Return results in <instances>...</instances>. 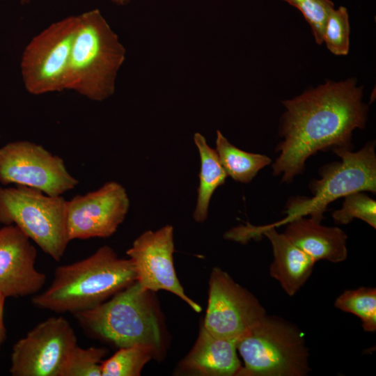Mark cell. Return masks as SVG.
Returning a JSON list of instances; mask_svg holds the SVG:
<instances>
[{"instance_id":"6da1fadb","label":"cell","mask_w":376,"mask_h":376,"mask_svg":"<svg viewBox=\"0 0 376 376\" xmlns=\"http://www.w3.org/2000/svg\"><path fill=\"white\" fill-rule=\"evenodd\" d=\"M363 87L354 79L327 81L317 88L283 102L278 144L280 152L272 165L274 175L290 182L301 173L308 157L327 149H350L352 135L365 127L368 106Z\"/></svg>"},{"instance_id":"7a4b0ae2","label":"cell","mask_w":376,"mask_h":376,"mask_svg":"<svg viewBox=\"0 0 376 376\" xmlns=\"http://www.w3.org/2000/svg\"><path fill=\"white\" fill-rule=\"evenodd\" d=\"M136 281L130 258H120L109 246L90 256L57 267L49 286L32 298L39 308L57 313L93 308Z\"/></svg>"},{"instance_id":"3957f363","label":"cell","mask_w":376,"mask_h":376,"mask_svg":"<svg viewBox=\"0 0 376 376\" xmlns=\"http://www.w3.org/2000/svg\"><path fill=\"white\" fill-rule=\"evenodd\" d=\"M125 49L98 9L77 15L66 90L93 101L113 94Z\"/></svg>"},{"instance_id":"277c9868","label":"cell","mask_w":376,"mask_h":376,"mask_svg":"<svg viewBox=\"0 0 376 376\" xmlns=\"http://www.w3.org/2000/svg\"><path fill=\"white\" fill-rule=\"evenodd\" d=\"M150 292L135 281L109 300L73 315L88 332L119 348L136 345L155 354L162 334Z\"/></svg>"},{"instance_id":"5b68a950","label":"cell","mask_w":376,"mask_h":376,"mask_svg":"<svg viewBox=\"0 0 376 376\" xmlns=\"http://www.w3.org/2000/svg\"><path fill=\"white\" fill-rule=\"evenodd\" d=\"M244 363L238 376H305L309 353L300 329L294 324L266 315L237 342Z\"/></svg>"},{"instance_id":"8992f818","label":"cell","mask_w":376,"mask_h":376,"mask_svg":"<svg viewBox=\"0 0 376 376\" xmlns=\"http://www.w3.org/2000/svg\"><path fill=\"white\" fill-rule=\"evenodd\" d=\"M375 141H371L357 152L346 148L333 149L341 160L321 168V178L311 183L313 196L289 201L285 212L287 216L279 222L265 226L276 228L307 215L321 222L328 205L336 199L357 191L375 193Z\"/></svg>"},{"instance_id":"52a82bcc","label":"cell","mask_w":376,"mask_h":376,"mask_svg":"<svg viewBox=\"0 0 376 376\" xmlns=\"http://www.w3.org/2000/svg\"><path fill=\"white\" fill-rule=\"evenodd\" d=\"M67 201L29 187H0V223L15 225L56 261L70 242Z\"/></svg>"},{"instance_id":"ba28073f","label":"cell","mask_w":376,"mask_h":376,"mask_svg":"<svg viewBox=\"0 0 376 376\" xmlns=\"http://www.w3.org/2000/svg\"><path fill=\"white\" fill-rule=\"evenodd\" d=\"M77 15L54 22L25 47L20 68L26 90L32 95L66 90Z\"/></svg>"},{"instance_id":"9c48e42d","label":"cell","mask_w":376,"mask_h":376,"mask_svg":"<svg viewBox=\"0 0 376 376\" xmlns=\"http://www.w3.org/2000/svg\"><path fill=\"white\" fill-rule=\"evenodd\" d=\"M0 182L29 187L58 196L73 189L78 180L59 156L35 143L17 141L0 148Z\"/></svg>"},{"instance_id":"30bf717a","label":"cell","mask_w":376,"mask_h":376,"mask_svg":"<svg viewBox=\"0 0 376 376\" xmlns=\"http://www.w3.org/2000/svg\"><path fill=\"white\" fill-rule=\"evenodd\" d=\"M265 309L249 291L219 267L209 282L203 327L213 335L235 341L248 334L266 316Z\"/></svg>"},{"instance_id":"8fae6325","label":"cell","mask_w":376,"mask_h":376,"mask_svg":"<svg viewBox=\"0 0 376 376\" xmlns=\"http://www.w3.org/2000/svg\"><path fill=\"white\" fill-rule=\"evenodd\" d=\"M77 345L75 332L63 317L39 323L13 347V376H61L65 361Z\"/></svg>"},{"instance_id":"7c38bea8","label":"cell","mask_w":376,"mask_h":376,"mask_svg":"<svg viewBox=\"0 0 376 376\" xmlns=\"http://www.w3.org/2000/svg\"><path fill=\"white\" fill-rule=\"evenodd\" d=\"M130 207L125 189L118 182L105 183L95 191L67 201L69 241L112 235L124 221Z\"/></svg>"},{"instance_id":"4fadbf2b","label":"cell","mask_w":376,"mask_h":376,"mask_svg":"<svg viewBox=\"0 0 376 376\" xmlns=\"http://www.w3.org/2000/svg\"><path fill=\"white\" fill-rule=\"evenodd\" d=\"M173 228L165 226L139 235L126 251L134 266L136 281L144 289L173 293L199 313L200 305L190 299L181 285L173 265Z\"/></svg>"},{"instance_id":"5bb4252c","label":"cell","mask_w":376,"mask_h":376,"mask_svg":"<svg viewBox=\"0 0 376 376\" xmlns=\"http://www.w3.org/2000/svg\"><path fill=\"white\" fill-rule=\"evenodd\" d=\"M16 226L0 229V292L6 297L35 295L44 286L45 275L36 267L37 251Z\"/></svg>"},{"instance_id":"9a60e30c","label":"cell","mask_w":376,"mask_h":376,"mask_svg":"<svg viewBox=\"0 0 376 376\" xmlns=\"http://www.w3.org/2000/svg\"><path fill=\"white\" fill-rule=\"evenodd\" d=\"M262 235L266 236L272 247L274 258L269 274L289 296L295 295L307 281L316 261L294 245L283 233L274 227L254 226L249 223L232 228L225 237L244 243Z\"/></svg>"},{"instance_id":"2e32d148","label":"cell","mask_w":376,"mask_h":376,"mask_svg":"<svg viewBox=\"0 0 376 376\" xmlns=\"http://www.w3.org/2000/svg\"><path fill=\"white\" fill-rule=\"evenodd\" d=\"M287 224L283 235L316 262L325 260L338 263L346 260L347 236L340 228L324 226L304 217Z\"/></svg>"},{"instance_id":"e0dca14e","label":"cell","mask_w":376,"mask_h":376,"mask_svg":"<svg viewBox=\"0 0 376 376\" xmlns=\"http://www.w3.org/2000/svg\"><path fill=\"white\" fill-rule=\"evenodd\" d=\"M182 367L200 375L233 376L238 375L242 366L237 353V343L217 337L203 326Z\"/></svg>"},{"instance_id":"ac0fdd59","label":"cell","mask_w":376,"mask_h":376,"mask_svg":"<svg viewBox=\"0 0 376 376\" xmlns=\"http://www.w3.org/2000/svg\"><path fill=\"white\" fill-rule=\"evenodd\" d=\"M194 143L201 157V171L198 197L193 217L197 222H203L207 217L210 199L216 189L223 185L228 177L215 150L210 148L200 133L194 136Z\"/></svg>"},{"instance_id":"d6986e66","label":"cell","mask_w":376,"mask_h":376,"mask_svg":"<svg viewBox=\"0 0 376 376\" xmlns=\"http://www.w3.org/2000/svg\"><path fill=\"white\" fill-rule=\"evenodd\" d=\"M215 150L228 176L242 183L251 182L260 170L272 162L267 155L248 152L235 147L219 130Z\"/></svg>"},{"instance_id":"ffe728a7","label":"cell","mask_w":376,"mask_h":376,"mask_svg":"<svg viewBox=\"0 0 376 376\" xmlns=\"http://www.w3.org/2000/svg\"><path fill=\"white\" fill-rule=\"evenodd\" d=\"M340 311L352 313L360 318L364 331L376 330V289L361 287L345 290L334 302Z\"/></svg>"},{"instance_id":"44dd1931","label":"cell","mask_w":376,"mask_h":376,"mask_svg":"<svg viewBox=\"0 0 376 376\" xmlns=\"http://www.w3.org/2000/svg\"><path fill=\"white\" fill-rule=\"evenodd\" d=\"M155 354L141 346L120 347L101 363L102 376H137Z\"/></svg>"},{"instance_id":"7402d4cb","label":"cell","mask_w":376,"mask_h":376,"mask_svg":"<svg viewBox=\"0 0 376 376\" xmlns=\"http://www.w3.org/2000/svg\"><path fill=\"white\" fill-rule=\"evenodd\" d=\"M350 26L349 15L345 7L334 8L329 13L324 26L323 42L335 55H347L350 48Z\"/></svg>"},{"instance_id":"603a6c76","label":"cell","mask_w":376,"mask_h":376,"mask_svg":"<svg viewBox=\"0 0 376 376\" xmlns=\"http://www.w3.org/2000/svg\"><path fill=\"white\" fill-rule=\"evenodd\" d=\"M107 350L102 347H80L70 353L61 376H102L101 363Z\"/></svg>"},{"instance_id":"cb8c5ba5","label":"cell","mask_w":376,"mask_h":376,"mask_svg":"<svg viewBox=\"0 0 376 376\" xmlns=\"http://www.w3.org/2000/svg\"><path fill=\"white\" fill-rule=\"evenodd\" d=\"M331 216L338 224H347L357 218L375 228L376 202L363 191L354 192L344 197L342 207Z\"/></svg>"},{"instance_id":"d4e9b609","label":"cell","mask_w":376,"mask_h":376,"mask_svg":"<svg viewBox=\"0 0 376 376\" xmlns=\"http://www.w3.org/2000/svg\"><path fill=\"white\" fill-rule=\"evenodd\" d=\"M297 8L309 24L315 42H323V33L327 19L334 8L331 0H283Z\"/></svg>"},{"instance_id":"484cf974","label":"cell","mask_w":376,"mask_h":376,"mask_svg":"<svg viewBox=\"0 0 376 376\" xmlns=\"http://www.w3.org/2000/svg\"><path fill=\"white\" fill-rule=\"evenodd\" d=\"M6 297L0 292V346L6 338V329L3 322V308Z\"/></svg>"},{"instance_id":"4316f807","label":"cell","mask_w":376,"mask_h":376,"mask_svg":"<svg viewBox=\"0 0 376 376\" xmlns=\"http://www.w3.org/2000/svg\"><path fill=\"white\" fill-rule=\"evenodd\" d=\"M114 3L118 4V5H123L127 3H128L130 0H111Z\"/></svg>"},{"instance_id":"83f0119b","label":"cell","mask_w":376,"mask_h":376,"mask_svg":"<svg viewBox=\"0 0 376 376\" xmlns=\"http://www.w3.org/2000/svg\"><path fill=\"white\" fill-rule=\"evenodd\" d=\"M33 0H20V3L22 5H26V4H28L31 1H32Z\"/></svg>"}]
</instances>
